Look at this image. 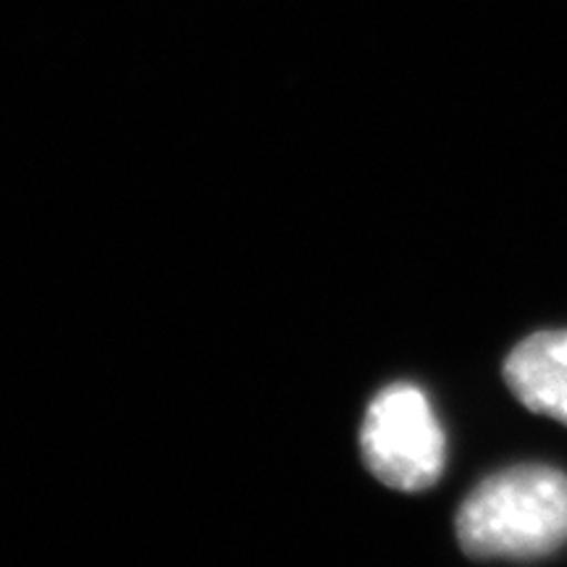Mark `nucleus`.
<instances>
[{
    "mask_svg": "<svg viewBox=\"0 0 567 567\" xmlns=\"http://www.w3.org/2000/svg\"><path fill=\"white\" fill-rule=\"evenodd\" d=\"M457 542L476 559H542L567 544V476L515 465L481 481L457 509Z\"/></svg>",
    "mask_w": 567,
    "mask_h": 567,
    "instance_id": "obj_1",
    "label": "nucleus"
},
{
    "mask_svg": "<svg viewBox=\"0 0 567 567\" xmlns=\"http://www.w3.org/2000/svg\"><path fill=\"white\" fill-rule=\"evenodd\" d=\"M368 471L396 492H423L442 478L446 442L423 389L392 384L373 396L360 429Z\"/></svg>",
    "mask_w": 567,
    "mask_h": 567,
    "instance_id": "obj_2",
    "label": "nucleus"
},
{
    "mask_svg": "<svg viewBox=\"0 0 567 567\" xmlns=\"http://www.w3.org/2000/svg\"><path fill=\"white\" fill-rule=\"evenodd\" d=\"M505 381L523 408L567 425V329L523 339L507 354Z\"/></svg>",
    "mask_w": 567,
    "mask_h": 567,
    "instance_id": "obj_3",
    "label": "nucleus"
}]
</instances>
